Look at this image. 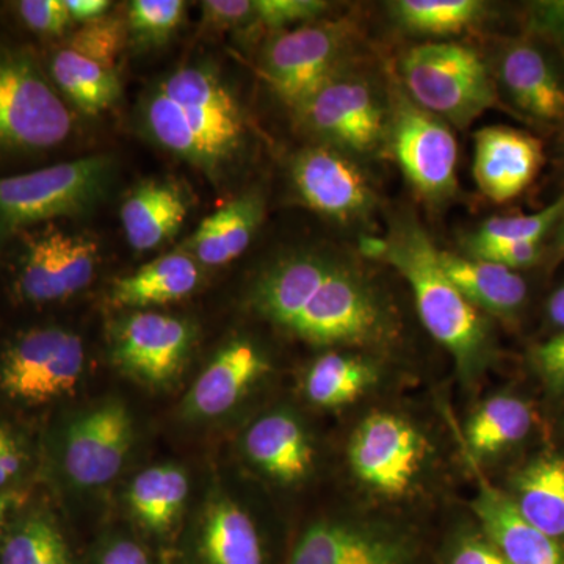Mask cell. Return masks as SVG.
<instances>
[{"label": "cell", "instance_id": "cell-1", "mask_svg": "<svg viewBox=\"0 0 564 564\" xmlns=\"http://www.w3.org/2000/svg\"><path fill=\"white\" fill-rule=\"evenodd\" d=\"M251 299L263 318L314 345L375 344L388 332L372 289L347 265L323 256L274 263L256 282Z\"/></svg>", "mask_w": 564, "mask_h": 564}, {"label": "cell", "instance_id": "cell-2", "mask_svg": "<svg viewBox=\"0 0 564 564\" xmlns=\"http://www.w3.org/2000/svg\"><path fill=\"white\" fill-rule=\"evenodd\" d=\"M144 120L163 148L209 174L231 161L245 139L239 102L210 66H185L155 85Z\"/></svg>", "mask_w": 564, "mask_h": 564}, {"label": "cell", "instance_id": "cell-3", "mask_svg": "<svg viewBox=\"0 0 564 564\" xmlns=\"http://www.w3.org/2000/svg\"><path fill=\"white\" fill-rule=\"evenodd\" d=\"M364 252L391 263L413 291L419 317L464 377L478 372L489 351L488 329L477 307L459 292L440 262V248L414 220H400L384 239L366 240Z\"/></svg>", "mask_w": 564, "mask_h": 564}, {"label": "cell", "instance_id": "cell-4", "mask_svg": "<svg viewBox=\"0 0 564 564\" xmlns=\"http://www.w3.org/2000/svg\"><path fill=\"white\" fill-rule=\"evenodd\" d=\"M403 90L422 109L466 128L499 102V93L477 51L456 43L415 46L400 63Z\"/></svg>", "mask_w": 564, "mask_h": 564}, {"label": "cell", "instance_id": "cell-5", "mask_svg": "<svg viewBox=\"0 0 564 564\" xmlns=\"http://www.w3.org/2000/svg\"><path fill=\"white\" fill-rule=\"evenodd\" d=\"M111 173L110 158L93 155L0 177V243L36 223L87 210L106 193Z\"/></svg>", "mask_w": 564, "mask_h": 564}, {"label": "cell", "instance_id": "cell-6", "mask_svg": "<svg viewBox=\"0 0 564 564\" xmlns=\"http://www.w3.org/2000/svg\"><path fill=\"white\" fill-rule=\"evenodd\" d=\"M73 113L25 52L0 54V150L39 151L68 139Z\"/></svg>", "mask_w": 564, "mask_h": 564}, {"label": "cell", "instance_id": "cell-7", "mask_svg": "<svg viewBox=\"0 0 564 564\" xmlns=\"http://www.w3.org/2000/svg\"><path fill=\"white\" fill-rule=\"evenodd\" d=\"M389 140L404 177L425 202L441 204L455 196L458 147L454 132L403 88L391 91Z\"/></svg>", "mask_w": 564, "mask_h": 564}, {"label": "cell", "instance_id": "cell-8", "mask_svg": "<svg viewBox=\"0 0 564 564\" xmlns=\"http://www.w3.org/2000/svg\"><path fill=\"white\" fill-rule=\"evenodd\" d=\"M351 33L348 21H315L280 33L263 54L267 84L282 102L299 110L343 73Z\"/></svg>", "mask_w": 564, "mask_h": 564}, {"label": "cell", "instance_id": "cell-9", "mask_svg": "<svg viewBox=\"0 0 564 564\" xmlns=\"http://www.w3.org/2000/svg\"><path fill=\"white\" fill-rule=\"evenodd\" d=\"M84 364L77 334L58 326L33 328L0 352V391L21 403L52 402L74 391Z\"/></svg>", "mask_w": 564, "mask_h": 564}, {"label": "cell", "instance_id": "cell-10", "mask_svg": "<svg viewBox=\"0 0 564 564\" xmlns=\"http://www.w3.org/2000/svg\"><path fill=\"white\" fill-rule=\"evenodd\" d=\"M135 441L133 419L121 400L109 399L74 415L58 436L57 466L74 489H96L120 475Z\"/></svg>", "mask_w": 564, "mask_h": 564}, {"label": "cell", "instance_id": "cell-11", "mask_svg": "<svg viewBox=\"0 0 564 564\" xmlns=\"http://www.w3.org/2000/svg\"><path fill=\"white\" fill-rule=\"evenodd\" d=\"M296 115L328 147L350 154H372L389 141V110L361 77L340 73Z\"/></svg>", "mask_w": 564, "mask_h": 564}, {"label": "cell", "instance_id": "cell-12", "mask_svg": "<svg viewBox=\"0 0 564 564\" xmlns=\"http://www.w3.org/2000/svg\"><path fill=\"white\" fill-rule=\"evenodd\" d=\"M426 443L406 419L391 413H373L364 419L348 445V462L361 484L381 496H406L423 462Z\"/></svg>", "mask_w": 564, "mask_h": 564}, {"label": "cell", "instance_id": "cell-13", "mask_svg": "<svg viewBox=\"0 0 564 564\" xmlns=\"http://www.w3.org/2000/svg\"><path fill=\"white\" fill-rule=\"evenodd\" d=\"M195 343L187 318L141 311L118 325L111 359L122 373L150 388H165L184 370Z\"/></svg>", "mask_w": 564, "mask_h": 564}, {"label": "cell", "instance_id": "cell-14", "mask_svg": "<svg viewBox=\"0 0 564 564\" xmlns=\"http://www.w3.org/2000/svg\"><path fill=\"white\" fill-rule=\"evenodd\" d=\"M98 262V245L61 229L31 234L18 273V293L31 303L68 299L90 284Z\"/></svg>", "mask_w": 564, "mask_h": 564}, {"label": "cell", "instance_id": "cell-15", "mask_svg": "<svg viewBox=\"0 0 564 564\" xmlns=\"http://www.w3.org/2000/svg\"><path fill=\"white\" fill-rule=\"evenodd\" d=\"M292 180L311 209L337 221L366 218L375 207V193L361 169L347 152L322 144L296 155Z\"/></svg>", "mask_w": 564, "mask_h": 564}, {"label": "cell", "instance_id": "cell-16", "mask_svg": "<svg viewBox=\"0 0 564 564\" xmlns=\"http://www.w3.org/2000/svg\"><path fill=\"white\" fill-rule=\"evenodd\" d=\"M288 564H411V552L383 527L321 521L303 533Z\"/></svg>", "mask_w": 564, "mask_h": 564}, {"label": "cell", "instance_id": "cell-17", "mask_svg": "<svg viewBox=\"0 0 564 564\" xmlns=\"http://www.w3.org/2000/svg\"><path fill=\"white\" fill-rule=\"evenodd\" d=\"M474 140L475 181L491 202L518 198L540 173L544 152L536 137L508 126H488Z\"/></svg>", "mask_w": 564, "mask_h": 564}, {"label": "cell", "instance_id": "cell-18", "mask_svg": "<svg viewBox=\"0 0 564 564\" xmlns=\"http://www.w3.org/2000/svg\"><path fill=\"white\" fill-rule=\"evenodd\" d=\"M270 372L263 352L248 340H234L223 347L196 378L182 403L188 421H212L229 413Z\"/></svg>", "mask_w": 564, "mask_h": 564}, {"label": "cell", "instance_id": "cell-19", "mask_svg": "<svg viewBox=\"0 0 564 564\" xmlns=\"http://www.w3.org/2000/svg\"><path fill=\"white\" fill-rule=\"evenodd\" d=\"M191 547L195 564H263L261 536L250 514L223 494L204 502Z\"/></svg>", "mask_w": 564, "mask_h": 564}, {"label": "cell", "instance_id": "cell-20", "mask_svg": "<svg viewBox=\"0 0 564 564\" xmlns=\"http://www.w3.org/2000/svg\"><path fill=\"white\" fill-rule=\"evenodd\" d=\"M489 543L510 564H564L558 540L538 530L519 513L510 496L481 481L473 503Z\"/></svg>", "mask_w": 564, "mask_h": 564}, {"label": "cell", "instance_id": "cell-21", "mask_svg": "<svg viewBox=\"0 0 564 564\" xmlns=\"http://www.w3.org/2000/svg\"><path fill=\"white\" fill-rule=\"evenodd\" d=\"M500 82L519 110L545 122L564 118V82L543 51L514 41L500 57Z\"/></svg>", "mask_w": 564, "mask_h": 564}, {"label": "cell", "instance_id": "cell-22", "mask_svg": "<svg viewBox=\"0 0 564 564\" xmlns=\"http://www.w3.org/2000/svg\"><path fill=\"white\" fill-rule=\"evenodd\" d=\"M243 451L254 466L281 484H299L313 469L310 436L299 419L284 411L252 423L245 433Z\"/></svg>", "mask_w": 564, "mask_h": 564}, {"label": "cell", "instance_id": "cell-23", "mask_svg": "<svg viewBox=\"0 0 564 564\" xmlns=\"http://www.w3.org/2000/svg\"><path fill=\"white\" fill-rule=\"evenodd\" d=\"M120 214L133 250L150 251L180 231L188 214V198L176 182L144 181L126 196Z\"/></svg>", "mask_w": 564, "mask_h": 564}, {"label": "cell", "instance_id": "cell-24", "mask_svg": "<svg viewBox=\"0 0 564 564\" xmlns=\"http://www.w3.org/2000/svg\"><path fill=\"white\" fill-rule=\"evenodd\" d=\"M440 262L451 281L474 307L497 317H514L527 299L521 274L507 267L440 250Z\"/></svg>", "mask_w": 564, "mask_h": 564}, {"label": "cell", "instance_id": "cell-25", "mask_svg": "<svg viewBox=\"0 0 564 564\" xmlns=\"http://www.w3.org/2000/svg\"><path fill=\"white\" fill-rule=\"evenodd\" d=\"M262 217L261 196L258 193H245L204 218L188 239V252L207 267L232 262L250 247Z\"/></svg>", "mask_w": 564, "mask_h": 564}, {"label": "cell", "instance_id": "cell-26", "mask_svg": "<svg viewBox=\"0 0 564 564\" xmlns=\"http://www.w3.org/2000/svg\"><path fill=\"white\" fill-rule=\"evenodd\" d=\"M199 282V262L191 252L173 251L115 281L110 299L121 307L159 306L187 299Z\"/></svg>", "mask_w": 564, "mask_h": 564}, {"label": "cell", "instance_id": "cell-27", "mask_svg": "<svg viewBox=\"0 0 564 564\" xmlns=\"http://www.w3.org/2000/svg\"><path fill=\"white\" fill-rule=\"evenodd\" d=\"M191 492L188 475L176 464L148 467L137 475L126 492V502L137 522L148 532L165 534L181 521Z\"/></svg>", "mask_w": 564, "mask_h": 564}, {"label": "cell", "instance_id": "cell-28", "mask_svg": "<svg viewBox=\"0 0 564 564\" xmlns=\"http://www.w3.org/2000/svg\"><path fill=\"white\" fill-rule=\"evenodd\" d=\"M519 513L530 524L560 540L564 538V458L543 455L516 475L514 497Z\"/></svg>", "mask_w": 564, "mask_h": 564}, {"label": "cell", "instance_id": "cell-29", "mask_svg": "<svg viewBox=\"0 0 564 564\" xmlns=\"http://www.w3.org/2000/svg\"><path fill=\"white\" fill-rule=\"evenodd\" d=\"M52 79L63 95L85 115L102 113L120 98L117 66L65 46L52 58Z\"/></svg>", "mask_w": 564, "mask_h": 564}, {"label": "cell", "instance_id": "cell-30", "mask_svg": "<svg viewBox=\"0 0 564 564\" xmlns=\"http://www.w3.org/2000/svg\"><path fill=\"white\" fill-rule=\"evenodd\" d=\"M378 381L372 362L344 352H326L313 364L304 380L311 403L322 408H340L356 402Z\"/></svg>", "mask_w": 564, "mask_h": 564}, {"label": "cell", "instance_id": "cell-31", "mask_svg": "<svg viewBox=\"0 0 564 564\" xmlns=\"http://www.w3.org/2000/svg\"><path fill=\"white\" fill-rule=\"evenodd\" d=\"M533 425L529 404L516 397L489 399L467 423V443L475 455L491 456L521 443Z\"/></svg>", "mask_w": 564, "mask_h": 564}, {"label": "cell", "instance_id": "cell-32", "mask_svg": "<svg viewBox=\"0 0 564 564\" xmlns=\"http://www.w3.org/2000/svg\"><path fill=\"white\" fill-rule=\"evenodd\" d=\"M393 20L421 35H455L484 20L488 6L480 0H397L389 3Z\"/></svg>", "mask_w": 564, "mask_h": 564}, {"label": "cell", "instance_id": "cell-33", "mask_svg": "<svg viewBox=\"0 0 564 564\" xmlns=\"http://www.w3.org/2000/svg\"><path fill=\"white\" fill-rule=\"evenodd\" d=\"M65 544L50 516L28 514L7 527L0 540V564H47Z\"/></svg>", "mask_w": 564, "mask_h": 564}, {"label": "cell", "instance_id": "cell-34", "mask_svg": "<svg viewBox=\"0 0 564 564\" xmlns=\"http://www.w3.org/2000/svg\"><path fill=\"white\" fill-rule=\"evenodd\" d=\"M564 215V195L549 204L543 210L510 217H494L467 237L466 248L491 243L543 242Z\"/></svg>", "mask_w": 564, "mask_h": 564}, {"label": "cell", "instance_id": "cell-35", "mask_svg": "<svg viewBox=\"0 0 564 564\" xmlns=\"http://www.w3.org/2000/svg\"><path fill=\"white\" fill-rule=\"evenodd\" d=\"M124 40L126 28L122 21L102 17L82 25L79 31L73 33L66 46L107 65L117 66Z\"/></svg>", "mask_w": 564, "mask_h": 564}, {"label": "cell", "instance_id": "cell-36", "mask_svg": "<svg viewBox=\"0 0 564 564\" xmlns=\"http://www.w3.org/2000/svg\"><path fill=\"white\" fill-rule=\"evenodd\" d=\"M182 0H133L129 7L131 31L143 41H162L181 24Z\"/></svg>", "mask_w": 564, "mask_h": 564}, {"label": "cell", "instance_id": "cell-37", "mask_svg": "<svg viewBox=\"0 0 564 564\" xmlns=\"http://www.w3.org/2000/svg\"><path fill=\"white\" fill-rule=\"evenodd\" d=\"M328 9L329 3L322 0H254L252 24L284 32L291 25L317 21Z\"/></svg>", "mask_w": 564, "mask_h": 564}, {"label": "cell", "instance_id": "cell-38", "mask_svg": "<svg viewBox=\"0 0 564 564\" xmlns=\"http://www.w3.org/2000/svg\"><path fill=\"white\" fill-rule=\"evenodd\" d=\"M18 11L32 31L43 35H63L73 22L65 0H22Z\"/></svg>", "mask_w": 564, "mask_h": 564}, {"label": "cell", "instance_id": "cell-39", "mask_svg": "<svg viewBox=\"0 0 564 564\" xmlns=\"http://www.w3.org/2000/svg\"><path fill=\"white\" fill-rule=\"evenodd\" d=\"M543 242L491 243L484 247L469 248V256L484 261L507 267L510 270L524 269L532 265L541 256Z\"/></svg>", "mask_w": 564, "mask_h": 564}, {"label": "cell", "instance_id": "cell-40", "mask_svg": "<svg viewBox=\"0 0 564 564\" xmlns=\"http://www.w3.org/2000/svg\"><path fill=\"white\" fill-rule=\"evenodd\" d=\"M90 564H158V562L139 541L115 534L96 545Z\"/></svg>", "mask_w": 564, "mask_h": 564}, {"label": "cell", "instance_id": "cell-41", "mask_svg": "<svg viewBox=\"0 0 564 564\" xmlns=\"http://www.w3.org/2000/svg\"><path fill=\"white\" fill-rule=\"evenodd\" d=\"M29 459L31 456L20 434L0 423V491L24 474Z\"/></svg>", "mask_w": 564, "mask_h": 564}, {"label": "cell", "instance_id": "cell-42", "mask_svg": "<svg viewBox=\"0 0 564 564\" xmlns=\"http://www.w3.org/2000/svg\"><path fill=\"white\" fill-rule=\"evenodd\" d=\"M203 13L210 28H242L254 20V0H206Z\"/></svg>", "mask_w": 564, "mask_h": 564}, {"label": "cell", "instance_id": "cell-43", "mask_svg": "<svg viewBox=\"0 0 564 564\" xmlns=\"http://www.w3.org/2000/svg\"><path fill=\"white\" fill-rule=\"evenodd\" d=\"M533 362L545 383L555 391H564V332L536 347Z\"/></svg>", "mask_w": 564, "mask_h": 564}, {"label": "cell", "instance_id": "cell-44", "mask_svg": "<svg viewBox=\"0 0 564 564\" xmlns=\"http://www.w3.org/2000/svg\"><path fill=\"white\" fill-rule=\"evenodd\" d=\"M534 31L564 50V0H544L532 6Z\"/></svg>", "mask_w": 564, "mask_h": 564}, {"label": "cell", "instance_id": "cell-45", "mask_svg": "<svg viewBox=\"0 0 564 564\" xmlns=\"http://www.w3.org/2000/svg\"><path fill=\"white\" fill-rule=\"evenodd\" d=\"M451 564H510L489 541L466 538L455 549Z\"/></svg>", "mask_w": 564, "mask_h": 564}, {"label": "cell", "instance_id": "cell-46", "mask_svg": "<svg viewBox=\"0 0 564 564\" xmlns=\"http://www.w3.org/2000/svg\"><path fill=\"white\" fill-rule=\"evenodd\" d=\"M65 3L73 21L84 24L106 17V11L110 9L109 0H65Z\"/></svg>", "mask_w": 564, "mask_h": 564}, {"label": "cell", "instance_id": "cell-47", "mask_svg": "<svg viewBox=\"0 0 564 564\" xmlns=\"http://www.w3.org/2000/svg\"><path fill=\"white\" fill-rule=\"evenodd\" d=\"M547 314L551 322L564 332V284L549 300Z\"/></svg>", "mask_w": 564, "mask_h": 564}, {"label": "cell", "instance_id": "cell-48", "mask_svg": "<svg viewBox=\"0 0 564 564\" xmlns=\"http://www.w3.org/2000/svg\"><path fill=\"white\" fill-rule=\"evenodd\" d=\"M14 492H11L10 489H6V491L0 492V540H2L3 534L7 532V516H9L10 508L13 507Z\"/></svg>", "mask_w": 564, "mask_h": 564}, {"label": "cell", "instance_id": "cell-49", "mask_svg": "<svg viewBox=\"0 0 564 564\" xmlns=\"http://www.w3.org/2000/svg\"><path fill=\"white\" fill-rule=\"evenodd\" d=\"M554 239V261H562L564 259V215L562 220L556 223Z\"/></svg>", "mask_w": 564, "mask_h": 564}]
</instances>
